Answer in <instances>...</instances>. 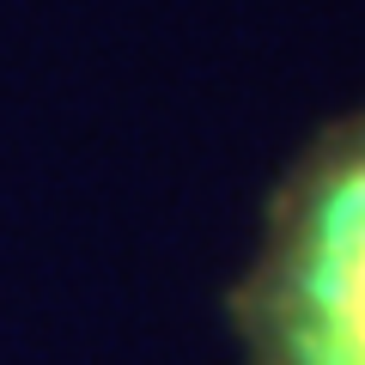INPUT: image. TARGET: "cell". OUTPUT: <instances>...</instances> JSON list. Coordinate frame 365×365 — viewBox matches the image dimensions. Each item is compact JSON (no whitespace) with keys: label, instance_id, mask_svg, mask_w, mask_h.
Segmentation results:
<instances>
[{"label":"cell","instance_id":"obj_1","mask_svg":"<svg viewBox=\"0 0 365 365\" xmlns=\"http://www.w3.org/2000/svg\"><path fill=\"white\" fill-rule=\"evenodd\" d=\"M232 329L244 365H365V104L323 122L268 189Z\"/></svg>","mask_w":365,"mask_h":365}]
</instances>
